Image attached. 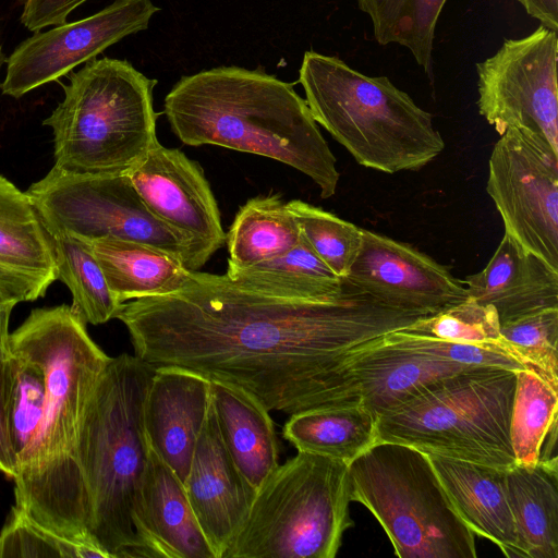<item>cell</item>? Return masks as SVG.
I'll list each match as a JSON object with an SVG mask.
<instances>
[{"instance_id":"6da1fadb","label":"cell","mask_w":558,"mask_h":558,"mask_svg":"<svg viewBox=\"0 0 558 558\" xmlns=\"http://www.w3.org/2000/svg\"><path fill=\"white\" fill-rule=\"evenodd\" d=\"M426 316L389 306L345 279L335 298L302 300L191 271L180 290L124 302L116 318L135 355L154 368L197 373L292 415L359 401L348 368L355 353Z\"/></svg>"},{"instance_id":"7a4b0ae2","label":"cell","mask_w":558,"mask_h":558,"mask_svg":"<svg viewBox=\"0 0 558 558\" xmlns=\"http://www.w3.org/2000/svg\"><path fill=\"white\" fill-rule=\"evenodd\" d=\"M10 350L36 362L46 383L38 433L13 478L15 506L60 536L92 542L78 439L86 407L111 357L66 304L33 310L10 333Z\"/></svg>"},{"instance_id":"3957f363","label":"cell","mask_w":558,"mask_h":558,"mask_svg":"<svg viewBox=\"0 0 558 558\" xmlns=\"http://www.w3.org/2000/svg\"><path fill=\"white\" fill-rule=\"evenodd\" d=\"M163 113L185 145H216L286 163L326 199L340 179L336 157L293 85L257 70L218 66L181 77Z\"/></svg>"},{"instance_id":"277c9868","label":"cell","mask_w":558,"mask_h":558,"mask_svg":"<svg viewBox=\"0 0 558 558\" xmlns=\"http://www.w3.org/2000/svg\"><path fill=\"white\" fill-rule=\"evenodd\" d=\"M154 371L136 355L111 357L82 422L78 461L87 533L110 558L138 557L133 514L148 462L144 403Z\"/></svg>"},{"instance_id":"5b68a950","label":"cell","mask_w":558,"mask_h":558,"mask_svg":"<svg viewBox=\"0 0 558 558\" xmlns=\"http://www.w3.org/2000/svg\"><path fill=\"white\" fill-rule=\"evenodd\" d=\"M299 82L310 111L363 167L416 171L445 149L433 116L387 76H368L335 56H303Z\"/></svg>"},{"instance_id":"8992f818","label":"cell","mask_w":558,"mask_h":558,"mask_svg":"<svg viewBox=\"0 0 558 558\" xmlns=\"http://www.w3.org/2000/svg\"><path fill=\"white\" fill-rule=\"evenodd\" d=\"M156 80L126 60L93 59L70 72L64 98L44 120L56 168L74 174H126L158 144Z\"/></svg>"},{"instance_id":"52a82bcc","label":"cell","mask_w":558,"mask_h":558,"mask_svg":"<svg viewBox=\"0 0 558 558\" xmlns=\"http://www.w3.org/2000/svg\"><path fill=\"white\" fill-rule=\"evenodd\" d=\"M515 371L477 366L428 383L378 417V441L508 471Z\"/></svg>"},{"instance_id":"ba28073f","label":"cell","mask_w":558,"mask_h":558,"mask_svg":"<svg viewBox=\"0 0 558 558\" xmlns=\"http://www.w3.org/2000/svg\"><path fill=\"white\" fill-rule=\"evenodd\" d=\"M348 463L303 451L257 488L222 558H333L353 521Z\"/></svg>"},{"instance_id":"9c48e42d","label":"cell","mask_w":558,"mask_h":558,"mask_svg":"<svg viewBox=\"0 0 558 558\" xmlns=\"http://www.w3.org/2000/svg\"><path fill=\"white\" fill-rule=\"evenodd\" d=\"M351 501L364 505L400 558H476L475 535L462 521L429 456L378 441L349 465Z\"/></svg>"},{"instance_id":"30bf717a","label":"cell","mask_w":558,"mask_h":558,"mask_svg":"<svg viewBox=\"0 0 558 558\" xmlns=\"http://www.w3.org/2000/svg\"><path fill=\"white\" fill-rule=\"evenodd\" d=\"M26 193L49 233L141 242L184 265L187 241L147 209L128 174H74L52 167Z\"/></svg>"},{"instance_id":"8fae6325","label":"cell","mask_w":558,"mask_h":558,"mask_svg":"<svg viewBox=\"0 0 558 558\" xmlns=\"http://www.w3.org/2000/svg\"><path fill=\"white\" fill-rule=\"evenodd\" d=\"M558 35L544 25L521 38L505 39L475 64L478 112L504 134L534 133L558 154Z\"/></svg>"},{"instance_id":"7c38bea8","label":"cell","mask_w":558,"mask_h":558,"mask_svg":"<svg viewBox=\"0 0 558 558\" xmlns=\"http://www.w3.org/2000/svg\"><path fill=\"white\" fill-rule=\"evenodd\" d=\"M486 191L520 251L558 270V154L538 135L509 129L494 145Z\"/></svg>"},{"instance_id":"4fadbf2b","label":"cell","mask_w":558,"mask_h":558,"mask_svg":"<svg viewBox=\"0 0 558 558\" xmlns=\"http://www.w3.org/2000/svg\"><path fill=\"white\" fill-rule=\"evenodd\" d=\"M159 10L151 0H114L90 16L35 33L7 59L2 94L20 98L59 80L122 38L146 29Z\"/></svg>"},{"instance_id":"5bb4252c","label":"cell","mask_w":558,"mask_h":558,"mask_svg":"<svg viewBox=\"0 0 558 558\" xmlns=\"http://www.w3.org/2000/svg\"><path fill=\"white\" fill-rule=\"evenodd\" d=\"M126 174L147 209L185 238L184 266L197 271L226 242L217 202L201 166L158 143Z\"/></svg>"},{"instance_id":"9a60e30c","label":"cell","mask_w":558,"mask_h":558,"mask_svg":"<svg viewBox=\"0 0 558 558\" xmlns=\"http://www.w3.org/2000/svg\"><path fill=\"white\" fill-rule=\"evenodd\" d=\"M344 279L389 306L427 316L469 298L463 281L446 266L408 243L366 229Z\"/></svg>"},{"instance_id":"2e32d148","label":"cell","mask_w":558,"mask_h":558,"mask_svg":"<svg viewBox=\"0 0 558 558\" xmlns=\"http://www.w3.org/2000/svg\"><path fill=\"white\" fill-rule=\"evenodd\" d=\"M183 485L215 558H222L243 525L257 489L240 472L223 444L211 397Z\"/></svg>"},{"instance_id":"e0dca14e","label":"cell","mask_w":558,"mask_h":558,"mask_svg":"<svg viewBox=\"0 0 558 558\" xmlns=\"http://www.w3.org/2000/svg\"><path fill=\"white\" fill-rule=\"evenodd\" d=\"M209 407V379L179 367L155 368L144 403L146 437L182 483Z\"/></svg>"},{"instance_id":"ac0fdd59","label":"cell","mask_w":558,"mask_h":558,"mask_svg":"<svg viewBox=\"0 0 558 558\" xmlns=\"http://www.w3.org/2000/svg\"><path fill=\"white\" fill-rule=\"evenodd\" d=\"M133 523L138 557L215 558L183 483L150 446Z\"/></svg>"},{"instance_id":"d6986e66","label":"cell","mask_w":558,"mask_h":558,"mask_svg":"<svg viewBox=\"0 0 558 558\" xmlns=\"http://www.w3.org/2000/svg\"><path fill=\"white\" fill-rule=\"evenodd\" d=\"M58 280L51 236L26 192L0 175V288L20 302Z\"/></svg>"},{"instance_id":"ffe728a7","label":"cell","mask_w":558,"mask_h":558,"mask_svg":"<svg viewBox=\"0 0 558 558\" xmlns=\"http://www.w3.org/2000/svg\"><path fill=\"white\" fill-rule=\"evenodd\" d=\"M465 368L470 367L412 349L395 330L367 343L349 364L356 398L377 417L428 383Z\"/></svg>"},{"instance_id":"44dd1931","label":"cell","mask_w":558,"mask_h":558,"mask_svg":"<svg viewBox=\"0 0 558 558\" xmlns=\"http://www.w3.org/2000/svg\"><path fill=\"white\" fill-rule=\"evenodd\" d=\"M462 281L469 296L495 307L500 326L547 308H558V270L539 257L520 251L507 234L485 268Z\"/></svg>"},{"instance_id":"7402d4cb","label":"cell","mask_w":558,"mask_h":558,"mask_svg":"<svg viewBox=\"0 0 558 558\" xmlns=\"http://www.w3.org/2000/svg\"><path fill=\"white\" fill-rule=\"evenodd\" d=\"M428 456L458 514L474 535L493 542L507 557H522L508 500L507 471Z\"/></svg>"},{"instance_id":"603a6c76","label":"cell","mask_w":558,"mask_h":558,"mask_svg":"<svg viewBox=\"0 0 558 558\" xmlns=\"http://www.w3.org/2000/svg\"><path fill=\"white\" fill-rule=\"evenodd\" d=\"M211 404L223 444L256 489L278 466V441L269 411L234 386L210 381Z\"/></svg>"},{"instance_id":"cb8c5ba5","label":"cell","mask_w":558,"mask_h":558,"mask_svg":"<svg viewBox=\"0 0 558 558\" xmlns=\"http://www.w3.org/2000/svg\"><path fill=\"white\" fill-rule=\"evenodd\" d=\"M86 242L121 303L172 293L190 277L191 270L179 257L158 247L112 238Z\"/></svg>"},{"instance_id":"d4e9b609","label":"cell","mask_w":558,"mask_h":558,"mask_svg":"<svg viewBox=\"0 0 558 558\" xmlns=\"http://www.w3.org/2000/svg\"><path fill=\"white\" fill-rule=\"evenodd\" d=\"M282 435L298 451L350 464L378 442V417L361 400L319 407L290 415Z\"/></svg>"},{"instance_id":"484cf974","label":"cell","mask_w":558,"mask_h":558,"mask_svg":"<svg viewBox=\"0 0 558 558\" xmlns=\"http://www.w3.org/2000/svg\"><path fill=\"white\" fill-rule=\"evenodd\" d=\"M506 480L522 557L558 558V470L515 464Z\"/></svg>"},{"instance_id":"4316f807","label":"cell","mask_w":558,"mask_h":558,"mask_svg":"<svg viewBox=\"0 0 558 558\" xmlns=\"http://www.w3.org/2000/svg\"><path fill=\"white\" fill-rule=\"evenodd\" d=\"M226 275L265 293L302 300L339 295L344 279L336 275L301 235L300 242L280 256L245 268L228 267Z\"/></svg>"},{"instance_id":"83f0119b","label":"cell","mask_w":558,"mask_h":558,"mask_svg":"<svg viewBox=\"0 0 558 558\" xmlns=\"http://www.w3.org/2000/svg\"><path fill=\"white\" fill-rule=\"evenodd\" d=\"M300 240L298 222L279 195L251 198L226 234L228 267L245 268L276 258Z\"/></svg>"},{"instance_id":"f1b7e54d","label":"cell","mask_w":558,"mask_h":558,"mask_svg":"<svg viewBox=\"0 0 558 558\" xmlns=\"http://www.w3.org/2000/svg\"><path fill=\"white\" fill-rule=\"evenodd\" d=\"M383 46L405 47L433 81V50L438 19L447 0H355Z\"/></svg>"},{"instance_id":"f546056e","label":"cell","mask_w":558,"mask_h":558,"mask_svg":"<svg viewBox=\"0 0 558 558\" xmlns=\"http://www.w3.org/2000/svg\"><path fill=\"white\" fill-rule=\"evenodd\" d=\"M50 236L58 279L72 293V312L92 325L116 318L123 303L110 290L89 244L64 233H50Z\"/></svg>"},{"instance_id":"4dcf8cb0","label":"cell","mask_w":558,"mask_h":558,"mask_svg":"<svg viewBox=\"0 0 558 558\" xmlns=\"http://www.w3.org/2000/svg\"><path fill=\"white\" fill-rule=\"evenodd\" d=\"M510 440L515 464L534 466L543 439L558 417V390L530 369L515 371Z\"/></svg>"},{"instance_id":"1f68e13d","label":"cell","mask_w":558,"mask_h":558,"mask_svg":"<svg viewBox=\"0 0 558 558\" xmlns=\"http://www.w3.org/2000/svg\"><path fill=\"white\" fill-rule=\"evenodd\" d=\"M10 364L12 384L8 400V427L17 473L27 462L39 429L46 383L43 368L31 359L11 352Z\"/></svg>"},{"instance_id":"d6a6232c","label":"cell","mask_w":558,"mask_h":558,"mask_svg":"<svg viewBox=\"0 0 558 558\" xmlns=\"http://www.w3.org/2000/svg\"><path fill=\"white\" fill-rule=\"evenodd\" d=\"M287 207L312 250L344 279L360 252L362 228L300 199L288 202Z\"/></svg>"},{"instance_id":"836d02e7","label":"cell","mask_w":558,"mask_h":558,"mask_svg":"<svg viewBox=\"0 0 558 558\" xmlns=\"http://www.w3.org/2000/svg\"><path fill=\"white\" fill-rule=\"evenodd\" d=\"M502 348L558 390V308H547L500 326Z\"/></svg>"},{"instance_id":"e575fe53","label":"cell","mask_w":558,"mask_h":558,"mask_svg":"<svg viewBox=\"0 0 558 558\" xmlns=\"http://www.w3.org/2000/svg\"><path fill=\"white\" fill-rule=\"evenodd\" d=\"M110 558L93 542L60 536L13 506L0 532V558Z\"/></svg>"},{"instance_id":"d590c367","label":"cell","mask_w":558,"mask_h":558,"mask_svg":"<svg viewBox=\"0 0 558 558\" xmlns=\"http://www.w3.org/2000/svg\"><path fill=\"white\" fill-rule=\"evenodd\" d=\"M403 329L447 341L502 348L500 323L495 307L482 304L472 296L437 314L420 318Z\"/></svg>"},{"instance_id":"8d00e7d4","label":"cell","mask_w":558,"mask_h":558,"mask_svg":"<svg viewBox=\"0 0 558 558\" xmlns=\"http://www.w3.org/2000/svg\"><path fill=\"white\" fill-rule=\"evenodd\" d=\"M395 335L412 349L463 366L502 367L512 371L524 369L523 365L498 345L473 344L447 341L415 335L404 329Z\"/></svg>"},{"instance_id":"74e56055","label":"cell","mask_w":558,"mask_h":558,"mask_svg":"<svg viewBox=\"0 0 558 558\" xmlns=\"http://www.w3.org/2000/svg\"><path fill=\"white\" fill-rule=\"evenodd\" d=\"M86 0H20V21L29 32H40L48 26L66 22L69 14Z\"/></svg>"},{"instance_id":"f35d334b","label":"cell","mask_w":558,"mask_h":558,"mask_svg":"<svg viewBox=\"0 0 558 558\" xmlns=\"http://www.w3.org/2000/svg\"><path fill=\"white\" fill-rule=\"evenodd\" d=\"M12 384L10 359L0 365V472L10 478L16 474V460L8 427V400Z\"/></svg>"},{"instance_id":"ab89813d","label":"cell","mask_w":558,"mask_h":558,"mask_svg":"<svg viewBox=\"0 0 558 558\" xmlns=\"http://www.w3.org/2000/svg\"><path fill=\"white\" fill-rule=\"evenodd\" d=\"M525 12L545 27L558 32V0H518Z\"/></svg>"},{"instance_id":"60d3db41","label":"cell","mask_w":558,"mask_h":558,"mask_svg":"<svg viewBox=\"0 0 558 558\" xmlns=\"http://www.w3.org/2000/svg\"><path fill=\"white\" fill-rule=\"evenodd\" d=\"M20 301L0 288V365L11 357L9 320L13 307Z\"/></svg>"},{"instance_id":"b9f144b4","label":"cell","mask_w":558,"mask_h":558,"mask_svg":"<svg viewBox=\"0 0 558 558\" xmlns=\"http://www.w3.org/2000/svg\"><path fill=\"white\" fill-rule=\"evenodd\" d=\"M5 56H4V52H3V49H2V44H1V36H0V71L2 69V65L3 63L5 62Z\"/></svg>"}]
</instances>
